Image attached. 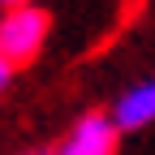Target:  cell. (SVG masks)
<instances>
[{"label": "cell", "instance_id": "1", "mask_svg": "<svg viewBox=\"0 0 155 155\" xmlns=\"http://www.w3.org/2000/svg\"><path fill=\"white\" fill-rule=\"evenodd\" d=\"M52 35V17L48 9L39 5H26V9H5L0 17V65L5 69H22L30 65L39 52H43Z\"/></svg>", "mask_w": 155, "mask_h": 155}, {"label": "cell", "instance_id": "2", "mask_svg": "<svg viewBox=\"0 0 155 155\" xmlns=\"http://www.w3.org/2000/svg\"><path fill=\"white\" fill-rule=\"evenodd\" d=\"M116 151H121V125L112 121V112H82L56 142V155H116Z\"/></svg>", "mask_w": 155, "mask_h": 155}, {"label": "cell", "instance_id": "3", "mask_svg": "<svg viewBox=\"0 0 155 155\" xmlns=\"http://www.w3.org/2000/svg\"><path fill=\"white\" fill-rule=\"evenodd\" d=\"M112 121L121 125V134L155 125V78H142V82H134V86H125L121 95H116Z\"/></svg>", "mask_w": 155, "mask_h": 155}, {"label": "cell", "instance_id": "4", "mask_svg": "<svg viewBox=\"0 0 155 155\" xmlns=\"http://www.w3.org/2000/svg\"><path fill=\"white\" fill-rule=\"evenodd\" d=\"M17 155H56V147H26V151H17Z\"/></svg>", "mask_w": 155, "mask_h": 155}, {"label": "cell", "instance_id": "5", "mask_svg": "<svg viewBox=\"0 0 155 155\" xmlns=\"http://www.w3.org/2000/svg\"><path fill=\"white\" fill-rule=\"evenodd\" d=\"M5 9H26V5H35V0H0Z\"/></svg>", "mask_w": 155, "mask_h": 155}]
</instances>
